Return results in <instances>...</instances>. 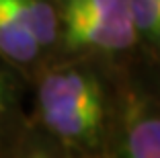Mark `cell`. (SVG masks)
<instances>
[{"instance_id":"8992f818","label":"cell","mask_w":160,"mask_h":158,"mask_svg":"<svg viewBox=\"0 0 160 158\" xmlns=\"http://www.w3.org/2000/svg\"><path fill=\"white\" fill-rule=\"evenodd\" d=\"M127 152L136 158H160V117H146L129 130Z\"/></svg>"},{"instance_id":"52a82bcc","label":"cell","mask_w":160,"mask_h":158,"mask_svg":"<svg viewBox=\"0 0 160 158\" xmlns=\"http://www.w3.org/2000/svg\"><path fill=\"white\" fill-rule=\"evenodd\" d=\"M129 13L138 35H146L160 47V2L158 0H129Z\"/></svg>"},{"instance_id":"30bf717a","label":"cell","mask_w":160,"mask_h":158,"mask_svg":"<svg viewBox=\"0 0 160 158\" xmlns=\"http://www.w3.org/2000/svg\"><path fill=\"white\" fill-rule=\"evenodd\" d=\"M158 2H160V0H158Z\"/></svg>"},{"instance_id":"7a4b0ae2","label":"cell","mask_w":160,"mask_h":158,"mask_svg":"<svg viewBox=\"0 0 160 158\" xmlns=\"http://www.w3.org/2000/svg\"><path fill=\"white\" fill-rule=\"evenodd\" d=\"M39 105L45 109H103L101 90L94 80L76 72L47 76L39 89Z\"/></svg>"},{"instance_id":"9c48e42d","label":"cell","mask_w":160,"mask_h":158,"mask_svg":"<svg viewBox=\"0 0 160 158\" xmlns=\"http://www.w3.org/2000/svg\"><path fill=\"white\" fill-rule=\"evenodd\" d=\"M2 111H4V101H2V93H0V115H2Z\"/></svg>"},{"instance_id":"6da1fadb","label":"cell","mask_w":160,"mask_h":158,"mask_svg":"<svg viewBox=\"0 0 160 158\" xmlns=\"http://www.w3.org/2000/svg\"><path fill=\"white\" fill-rule=\"evenodd\" d=\"M66 35L74 45L101 49H125L138 39L132 13L123 14H86L66 13Z\"/></svg>"},{"instance_id":"5b68a950","label":"cell","mask_w":160,"mask_h":158,"mask_svg":"<svg viewBox=\"0 0 160 158\" xmlns=\"http://www.w3.org/2000/svg\"><path fill=\"white\" fill-rule=\"evenodd\" d=\"M0 51L17 62H29L37 56L39 43L19 19L0 2Z\"/></svg>"},{"instance_id":"ba28073f","label":"cell","mask_w":160,"mask_h":158,"mask_svg":"<svg viewBox=\"0 0 160 158\" xmlns=\"http://www.w3.org/2000/svg\"><path fill=\"white\" fill-rule=\"evenodd\" d=\"M127 10H129V0H70L66 13L123 14Z\"/></svg>"},{"instance_id":"277c9868","label":"cell","mask_w":160,"mask_h":158,"mask_svg":"<svg viewBox=\"0 0 160 158\" xmlns=\"http://www.w3.org/2000/svg\"><path fill=\"white\" fill-rule=\"evenodd\" d=\"M10 13L19 19V23L35 37L41 45H49L56 39V14L52 6L43 0H0Z\"/></svg>"},{"instance_id":"3957f363","label":"cell","mask_w":160,"mask_h":158,"mask_svg":"<svg viewBox=\"0 0 160 158\" xmlns=\"http://www.w3.org/2000/svg\"><path fill=\"white\" fill-rule=\"evenodd\" d=\"M45 125L66 140H86L97 134L103 109H45L41 111Z\"/></svg>"}]
</instances>
